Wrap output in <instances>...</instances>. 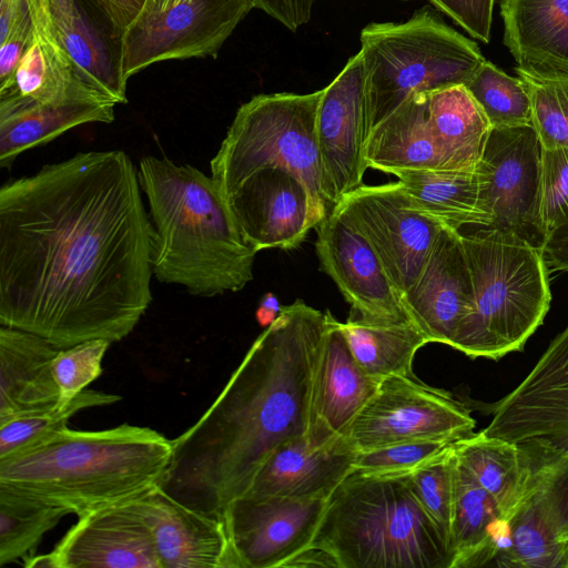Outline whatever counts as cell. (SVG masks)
<instances>
[{
  "mask_svg": "<svg viewBox=\"0 0 568 568\" xmlns=\"http://www.w3.org/2000/svg\"><path fill=\"white\" fill-rule=\"evenodd\" d=\"M121 150L79 152L0 187V325L60 348L125 338L152 302L154 230Z\"/></svg>",
  "mask_w": 568,
  "mask_h": 568,
  "instance_id": "obj_1",
  "label": "cell"
},
{
  "mask_svg": "<svg viewBox=\"0 0 568 568\" xmlns=\"http://www.w3.org/2000/svg\"><path fill=\"white\" fill-rule=\"evenodd\" d=\"M326 325V312L302 300L283 306L206 412L172 440L159 488L192 509L223 518L267 457L308 433Z\"/></svg>",
  "mask_w": 568,
  "mask_h": 568,
  "instance_id": "obj_2",
  "label": "cell"
},
{
  "mask_svg": "<svg viewBox=\"0 0 568 568\" xmlns=\"http://www.w3.org/2000/svg\"><path fill=\"white\" fill-rule=\"evenodd\" d=\"M139 179L153 225L152 268L161 283L213 297L253 280L248 244L212 176L166 156H143Z\"/></svg>",
  "mask_w": 568,
  "mask_h": 568,
  "instance_id": "obj_3",
  "label": "cell"
},
{
  "mask_svg": "<svg viewBox=\"0 0 568 568\" xmlns=\"http://www.w3.org/2000/svg\"><path fill=\"white\" fill-rule=\"evenodd\" d=\"M171 455L172 440L150 427L122 424L74 430L65 426L0 458V487L79 517L159 486Z\"/></svg>",
  "mask_w": 568,
  "mask_h": 568,
  "instance_id": "obj_4",
  "label": "cell"
},
{
  "mask_svg": "<svg viewBox=\"0 0 568 568\" xmlns=\"http://www.w3.org/2000/svg\"><path fill=\"white\" fill-rule=\"evenodd\" d=\"M312 545L339 568H452L453 555L407 475L353 470L326 503Z\"/></svg>",
  "mask_w": 568,
  "mask_h": 568,
  "instance_id": "obj_5",
  "label": "cell"
},
{
  "mask_svg": "<svg viewBox=\"0 0 568 568\" xmlns=\"http://www.w3.org/2000/svg\"><path fill=\"white\" fill-rule=\"evenodd\" d=\"M473 303L452 346L470 358L498 361L521 351L551 302L541 248L490 227L463 234Z\"/></svg>",
  "mask_w": 568,
  "mask_h": 568,
  "instance_id": "obj_6",
  "label": "cell"
},
{
  "mask_svg": "<svg viewBox=\"0 0 568 568\" xmlns=\"http://www.w3.org/2000/svg\"><path fill=\"white\" fill-rule=\"evenodd\" d=\"M369 133L409 97L466 84L486 60L430 7L405 22H372L359 36Z\"/></svg>",
  "mask_w": 568,
  "mask_h": 568,
  "instance_id": "obj_7",
  "label": "cell"
},
{
  "mask_svg": "<svg viewBox=\"0 0 568 568\" xmlns=\"http://www.w3.org/2000/svg\"><path fill=\"white\" fill-rule=\"evenodd\" d=\"M323 89L305 94H257L243 103L211 160V176L226 199L255 172L270 166L291 171L306 185L320 223L336 206L327 185L316 139Z\"/></svg>",
  "mask_w": 568,
  "mask_h": 568,
  "instance_id": "obj_8",
  "label": "cell"
},
{
  "mask_svg": "<svg viewBox=\"0 0 568 568\" xmlns=\"http://www.w3.org/2000/svg\"><path fill=\"white\" fill-rule=\"evenodd\" d=\"M475 425L462 402L413 373L383 378L345 438L357 453L409 442H457L473 434Z\"/></svg>",
  "mask_w": 568,
  "mask_h": 568,
  "instance_id": "obj_9",
  "label": "cell"
},
{
  "mask_svg": "<svg viewBox=\"0 0 568 568\" xmlns=\"http://www.w3.org/2000/svg\"><path fill=\"white\" fill-rule=\"evenodd\" d=\"M541 146L532 124L493 128L476 173L488 227L541 248L539 219Z\"/></svg>",
  "mask_w": 568,
  "mask_h": 568,
  "instance_id": "obj_10",
  "label": "cell"
},
{
  "mask_svg": "<svg viewBox=\"0 0 568 568\" xmlns=\"http://www.w3.org/2000/svg\"><path fill=\"white\" fill-rule=\"evenodd\" d=\"M524 443L531 465L527 491L493 561L498 567L562 568L559 535L568 523V450L540 439Z\"/></svg>",
  "mask_w": 568,
  "mask_h": 568,
  "instance_id": "obj_11",
  "label": "cell"
},
{
  "mask_svg": "<svg viewBox=\"0 0 568 568\" xmlns=\"http://www.w3.org/2000/svg\"><path fill=\"white\" fill-rule=\"evenodd\" d=\"M254 0H185L164 11L144 8L123 34L126 80L166 60L215 57Z\"/></svg>",
  "mask_w": 568,
  "mask_h": 568,
  "instance_id": "obj_12",
  "label": "cell"
},
{
  "mask_svg": "<svg viewBox=\"0 0 568 568\" xmlns=\"http://www.w3.org/2000/svg\"><path fill=\"white\" fill-rule=\"evenodd\" d=\"M338 203L369 242L403 298L445 226L416 211L399 182L363 184Z\"/></svg>",
  "mask_w": 568,
  "mask_h": 568,
  "instance_id": "obj_13",
  "label": "cell"
},
{
  "mask_svg": "<svg viewBox=\"0 0 568 568\" xmlns=\"http://www.w3.org/2000/svg\"><path fill=\"white\" fill-rule=\"evenodd\" d=\"M315 230L321 270L357 317L377 323L412 321L378 255L339 203Z\"/></svg>",
  "mask_w": 568,
  "mask_h": 568,
  "instance_id": "obj_14",
  "label": "cell"
},
{
  "mask_svg": "<svg viewBox=\"0 0 568 568\" xmlns=\"http://www.w3.org/2000/svg\"><path fill=\"white\" fill-rule=\"evenodd\" d=\"M327 499L243 495L224 513L239 568H276L312 545Z\"/></svg>",
  "mask_w": 568,
  "mask_h": 568,
  "instance_id": "obj_15",
  "label": "cell"
},
{
  "mask_svg": "<svg viewBox=\"0 0 568 568\" xmlns=\"http://www.w3.org/2000/svg\"><path fill=\"white\" fill-rule=\"evenodd\" d=\"M26 567L161 568L153 534L131 500L79 516L54 548Z\"/></svg>",
  "mask_w": 568,
  "mask_h": 568,
  "instance_id": "obj_16",
  "label": "cell"
},
{
  "mask_svg": "<svg viewBox=\"0 0 568 568\" xmlns=\"http://www.w3.org/2000/svg\"><path fill=\"white\" fill-rule=\"evenodd\" d=\"M369 121L361 53L353 55L323 89L316 116V139L323 172L334 201L363 185L368 169Z\"/></svg>",
  "mask_w": 568,
  "mask_h": 568,
  "instance_id": "obj_17",
  "label": "cell"
},
{
  "mask_svg": "<svg viewBox=\"0 0 568 568\" xmlns=\"http://www.w3.org/2000/svg\"><path fill=\"white\" fill-rule=\"evenodd\" d=\"M483 432L515 444L540 439L568 450V325L527 377L493 406Z\"/></svg>",
  "mask_w": 568,
  "mask_h": 568,
  "instance_id": "obj_18",
  "label": "cell"
},
{
  "mask_svg": "<svg viewBox=\"0 0 568 568\" xmlns=\"http://www.w3.org/2000/svg\"><path fill=\"white\" fill-rule=\"evenodd\" d=\"M227 202L242 234L257 252L296 248L320 224L306 185L278 166L255 172Z\"/></svg>",
  "mask_w": 568,
  "mask_h": 568,
  "instance_id": "obj_19",
  "label": "cell"
},
{
  "mask_svg": "<svg viewBox=\"0 0 568 568\" xmlns=\"http://www.w3.org/2000/svg\"><path fill=\"white\" fill-rule=\"evenodd\" d=\"M473 282L462 233L443 227L403 302L429 343L452 346L473 303Z\"/></svg>",
  "mask_w": 568,
  "mask_h": 568,
  "instance_id": "obj_20",
  "label": "cell"
},
{
  "mask_svg": "<svg viewBox=\"0 0 568 568\" xmlns=\"http://www.w3.org/2000/svg\"><path fill=\"white\" fill-rule=\"evenodd\" d=\"M131 501L153 534L161 568H239L224 518L192 509L159 486Z\"/></svg>",
  "mask_w": 568,
  "mask_h": 568,
  "instance_id": "obj_21",
  "label": "cell"
},
{
  "mask_svg": "<svg viewBox=\"0 0 568 568\" xmlns=\"http://www.w3.org/2000/svg\"><path fill=\"white\" fill-rule=\"evenodd\" d=\"M53 37L84 80L126 103L123 34L95 0H43Z\"/></svg>",
  "mask_w": 568,
  "mask_h": 568,
  "instance_id": "obj_22",
  "label": "cell"
},
{
  "mask_svg": "<svg viewBox=\"0 0 568 568\" xmlns=\"http://www.w3.org/2000/svg\"><path fill=\"white\" fill-rule=\"evenodd\" d=\"M327 325L315 372L308 437L318 444L345 437L351 424L377 392L382 379L354 358L338 322L326 311Z\"/></svg>",
  "mask_w": 568,
  "mask_h": 568,
  "instance_id": "obj_23",
  "label": "cell"
},
{
  "mask_svg": "<svg viewBox=\"0 0 568 568\" xmlns=\"http://www.w3.org/2000/svg\"><path fill=\"white\" fill-rule=\"evenodd\" d=\"M356 452L345 437L318 444L307 434L281 444L244 495L328 499L353 471Z\"/></svg>",
  "mask_w": 568,
  "mask_h": 568,
  "instance_id": "obj_24",
  "label": "cell"
},
{
  "mask_svg": "<svg viewBox=\"0 0 568 568\" xmlns=\"http://www.w3.org/2000/svg\"><path fill=\"white\" fill-rule=\"evenodd\" d=\"M27 1L33 34L11 80L0 88V113L100 92L84 80L53 37L43 0Z\"/></svg>",
  "mask_w": 568,
  "mask_h": 568,
  "instance_id": "obj_25",
  "label": "cell"
},
{
  "mask_svg": "<svg viewBox=\"0 0 568 568\" xmlns=\"http://www.w3.org/2000/svg\"><path fill=\"white\" fill-rule=\"evenodd\" d=\"M504 44L518 69L568 79V0H498Z\"/></svg>",
  "mask_w": 568,
  "mask_h": 568,
  "instance_id": "obj_26",
  "label": "cell"
},
{
  "mask_svg": "<svg viewBox=\"0 0 568 568\" xmlns=\"http://www.w3.org/2000/svg\"><path fill=\"white\" fill-rule=\"evenodd\" d=\"M60 347L14 327H0V424L60 405L53 361Z\"/></svg>",
  "mask_w": 568,
  "mask_h": 568,
  "instance_id": "obj_27",
  "label": "cell"
},
{
  "mask_svg": "<svg viewBox=\"0 0 568 568\" xmlns=\"http://www.w3.org/2000/svg\"><path fill=\"white\" fill-rule=\"evenodd\" d=\"M428 92L402 103L369 133L368 169L398 176L415 171H452L432 133L427 115Z\"/></svg>",
  "mask_w": 568,
  "mask_h": 568,
  "instance_id": "obj_28",
  "label": "cell"
},
{
  "mask_svg": "<svg viewBox=\"0 0 568 568\" xmlns=\"http://www.w3.org/2000/svg\"><path fill=\"white\" fill-rule=\"evenodd\" d=\"M118 103L95 92L67 101L31 104L0 113V166L10 169L24 151L85 123H111Z\"/></svg>",
  "mask_w": 568,
  "mask_h": 568,
  "instance_id": "obj_29",
  "label": "cell"
},
{
  "mask_svg": "<svg viewBox=\"0 0 568 568\" xmlns=\"http://www.w3.org/2000/svg\"><path fill=\"white\" fill-rule=\"evenodd\" d=\"M454 454L494 498L507 525L527 491L531 470L527 445L510 443L480 430L457 440Z\"/></svg>",
  "mask_w": 568,
  "mask_h": 568,
  "instance_id": "obj_30",
  "label": "cell"
},
{
  "mask_svg": "<svg viewBox=\"0 0 568 568\" xmlns=\"http://www.w3.org/2000/svg\"><path fill=\"white\" fill-rule=\"evenodd\" d=\"M505 532L506 525L496 501L456 458L452 568L490 565Z\"/></svg>",
  "mask_w": 568,
  "mask_h": 568,
  "instance_id": "obj_31",
  "label": "cell"
},
{
  "mask_svg": "<svg viewBox=\"0 0 568 568\" xmlns=\"http://www.w3.org/2000/svg\"><path fill=\"white\" fill-rule=\"evenodd\" d=\"M428 123L452 171L475 172L491 125L464 84L428 92Z\"/></svg>",
  "mask_w": 568,
  "mask_h": 568,
  "instance_id": "obj_32",
  "label": "cell"
},
{
  "mask_svg": "<svg viewBox=\"0 0 568 568\" xmlns=\"http://www.w3.org/2000/svg\"><path fill=\"white\" fill-rule=\"evenodd\" d=\"M397 179L410 205L443 226L458 231L465 225L489 226L476 172L415 171Z\"/></svg>",
  "mask_w": 568,
  "mask_h": 568,
  "instance_id": "obj_33",
  "label": "cell"
},
{
  "mask_svg": "<svg viewBox=\"0 0 568 568\" xmlns=\"http://www.w3.org/2000/svg\"><path fill=\"white\" fill-rule=\"evenodd\" d=\"M341 328L357 364L378 379L413 374L415 354L429 343L413 321L377 323L356 316Z\"/></svg>",
  "mask_w": 568,
  "mask_h": 568,
  "instance_id": "obj_34",
  "label": "cell"
},
{
  "mask_svg": "<svg viewBox=\"0 0 568 568\" xmlns=\"http://www.w3.org/2000/svg\"><path fill=\"white\" fill-rule=\"evenodd\" d=\"M68 514L60 506L0 487V566L24 559Z\"/></svg>",
  "mask_w": 568,
  "mask_h": 568,
  "instance_id": "obj_35",
  "label": "cell"
},
{
  "mask_svg": "<svg viewBox=\"0 0 568 568\" xmlns=\"http://www.w3.org/2000/svg\"><path fill=\"white\" fill-rule=\"evenodd\" d=\"M464 85L484 111L491 128L531 124V97L519 77H510L485 60Z\"/></svg>",
  "mask_w": 568,
  "mask_h": 568,
  "instance_id": "obj_36",
  "label": "cell"
},
{
  "mask_svg": "<svg viewBox=\"0 0 568 568\" xmlns=\"http://www.w3.org/2000/svg\"><path fill=\"white\" fill-rule=\"evenodd\" d=\"M120 399L118 395L87 388L67 404L11 418L0 424V458L65 427L68 420L81 410L111 405Z\"/></svg>",
  "mask_w": 568,
  "mask_h": 568,
  "instance_id": "obj_37",
  "label": "cell"
},
{
  "mask_svg": "<svg viewBox=\"0 0 568 568\" xmlns=\"http://www.w3.org/2000/svg\"><path fill=\"white\" fill-rule=\"evenodd\" d=\"M455 465L456 457L453 445L440 456L407 474L413 493L449 548L455 495Z\"/></svg>",
  "mask_w": 568,
  "mask_h": 568,
  "instance_id": "obj_38",
  "label": "cell"
},
{
  "mask_svg": "<svg viewBox=\"0 0 568 568\" xmlns=\"http://www.w3.org/2000/svg\"><path fill=\"white\" fill-rule=\"evenodd\" d=\"M532 103V126L541 148L568 149V79L544 78L516 68Z\"/></svg>",
  "mask_w": 568,
  "mask_h": 568,
  "instance_id": "obj_39",
  "label": "cell"
},
{
  "mask_svg": "<svg viewBox=\"0 0 568 568\" xmlns=\"http://www.w3.org/2000/svg\"><path fill=\"white\" fill-rule=\"evenodd\" d=\"M456 442L419 440L357 452L353 470L365 475H407L440 456Z\"/></svg>",
  "mask_w": 568,
  "mask_h": 568,
  "instance_id": "obj_40",
  "label": "cell"
},
{
  "mask_svg": "<svg viewBox=\"0 0 568 568\" xmlns=\"http://www.w3.org/2000/svg\"><path fill=\"white\" fill-rule=\"evenodd\" d=\"M110 344L97 338L60 349L53 361L60 405L69 403L101 375L102 359Z\"/></svg>",
  "mask_w": 568,
  "mask_h": 568,
  "instance_id": "obj_41",
  "label": "cell"
},
{
  "mask_svg": "<svg viewBox=\"0 0 568 568\" xmlns=\"http://www.w3.org/2000/svg\"><path fill=\"white\" fill-rule=\"evenodd\" d=\"M539 219L546 237L568 222V149L541 148Z\"/></svg>",
  "mask_w": 568,
  "mask_h": 568,
  "instance_id": "obj_42",
  "label": "cell"
},
{
  "mask_svg": "<svg viewBox=\"0 0 568 568\" xmlns=\"http://www.w3.org/2000/svg\"><path fill=\"white\" fill-rule=\"evenodd\" d=\"M440 12L453 19L470 37L488 43L495 0H429Z\"/></svg>",
  "mask_w": 568,
  "mask_h": 568,
  "instance_id": "obj_43",
  "label": "cell"
},
{
  "mask_svg": "<svg viewBox=\"0 0 568 568\" xmlns=\"http://www.w3.org/2000/svg\"><path fill=\"white\" fill-rule=\"evenodd\" d=\"M32 34L33 23L29 9V12L19 19L9 33L0 40V88L11 80Z\"/></svg>",
  "mask_w": 568,
  "mask_h": 568,
  "instance_id": "obj_44",
  "label": "cell"
},
{
  "mask_svg": "<svg viewBox=\"0 0 568 568\" xmlns=\"http://www.w3.org/2000/svg\"><path fill=\"white\" fill-rule=\"evenodd\" d=\"M317 0H254L255 8L264 11L286 29L295 32L307 23Z\"/></svg>",
  "mask_w": 568,
  "mask_h": 568,
  "instance_id": "obj_45",
  "label": "cell"
},
{
  "mask_svg": "<svg viewBox=\"0 0 568 568\" xmlns=\"http://www.w3.org/2000/svg\"><path fill=\"white\" fill-rule=\"evenodd\" d=\"M106 12L115 29L124 34L143 12L148 0H95Z\"/></svg>",
  "mask_w": 568,
  "mask_h": 568,
  "instance_id": "obj_46",
  "label": "cell"
},
{
  "mask_svg": "<svg viewBox=\"0 0 568 568\" xmlns=\"http://www.w3.org/2000/svg\"><path fill=\"white\" fill-rule=\"evenodd\" d=\"M541 252L547 267L568 272V222L546 237Z\"/></svg>",
  "mask_w": 568,
  "mask_h": 568,
  "instance_id": "obj_47",
  "label": "cell"
},
{
  "mask_svg": "<svg viewBox=\"0 0 568 568\" xmlns=\"http://www.w3.org/2000/svg\"><path fill=\"white\" fill-rule=\"evenodd\" d=\"M284 568H297V567H338L337 559L326 549L314 545L303 549L291 560H288Z\"/></svg>",
  "mask_w": 568,
  "mask_h": 568,
  "instance_id": "obj_48",
  "label": "cell"
},
{
  "mask_svg": "<svg viewBox=\"0 0 568 568\" xmlns=\"http://www.w3.org/2000/svg\"><path fill=\"white\" fill-rule=\"evenodd\" d=\"M29 12L27 0H0V40Z\"/></svg>",
  "mask_w": 568,
  "mask_h": 568,
  "instance_id": "obj_49",
  "label": "cell"
},
{
  "mask_svg": "<svg viewBox=\"0 0 568 568\" xmlns=\"http://www.w3.org/2000/svg\"><path fill=\"white\" fill-rule=\"evenodd\" d=\"M283 306L277 296L271 292L265 293L256 310V320L263 327L271 325L280 315Z\"/></svg>",
  "mask_w": 568,
  "mask_h": 568,
  "instance_id": "obj_50",
  "label": "cell"
},
{
  "mask_svg": "<svg viewBox=\"0 0 568 568\" xmlns=\"http://www.w3.org/2000/svg\"><path fill=\"white\" fill-rule=\"evenodd\" d=\"M185 0H148L145 8L155 10V11H164L170 9Z\"/></svg>",
  "mask_w": 568,
  "mask_h": 568,
  "instance_id": "obj_51",
  "label": "cell"
},
{
  "mask_svg": "<svg viewBox=\"0 0 568 568\" xmlns=\"http://www.w3.org/2000/svg\"><path fill=\"white\" fill-rule=\"evenodd\" d=\"M562 568H568V541H565L564 556H562Z\"/></svg>",
  "mask_w": 568,
  "mask_h": 568,
  "instance_id": "obj_52",
  "label": "cell"
},
{
  "mask_svg": "<svg viewBox=\"0 0 568 568\" xmlns=\"http://www.w3.org/2000/svg\"><path fill=\"white\" fill-rule=\"evenodd\" d=\"M559 540H560L561 542L568 541V523H567V525L564 527L562 531L560 532V535H559Z\"/></svg>",
  "mask_w": 568,
  "mask_h": 568,
  "instance_id": "obj_53",
  "label": "cell"
}]
</instances>
